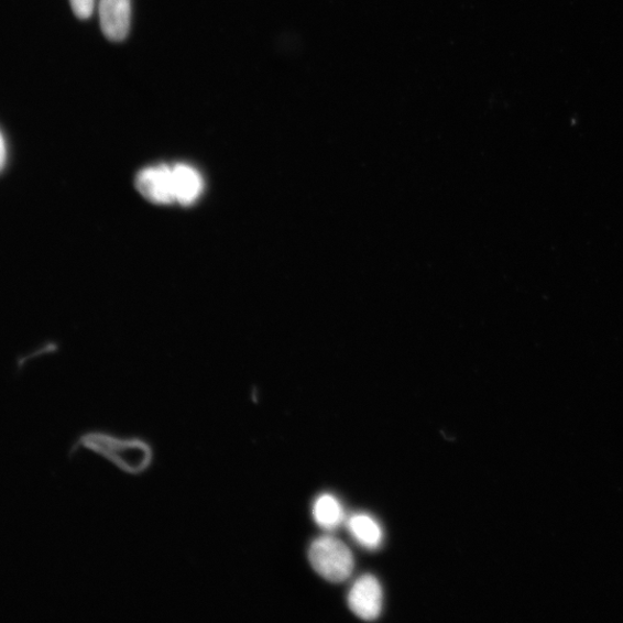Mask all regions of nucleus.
<instances>
[{"label": "nucleus", "instance_id": "obj_1", "mask_svg": "<svg viewBox=\"0 0 623 623\" xmlns=\"http://www.w3.org/2000/svg\"><path fill=\"white\" fill-rule=\"evenodd\" d=\"M87 449L102 455L103 458L128 473H141L152 463L151 447L142 440L121 439L103 434H89L81 439Z\"/></svg>", "mask_w": 623, "mask_h": 623}, {"label": "nucleus", "instance_id": "obj_2", "mask_svg": "<svg viewBox=\"0 0 623 623\" xmlns=\"http://www.w3.org/2000/svg\"><path fill=\"white\" fill-rule=\"evenodd\" d=\"M308 559L320 577L331 583L347 581L354 568L350 548L332 536H323L312 543Z\"/></svg>", "mask_w": 623, "mask_h": 623}, {"label": "nucleus", "instance_id": "obj_3", "mask_svg": "<svg viewBox=\"0 0 623 623\" xmlns=\"http://www.w3.org/2000/svg\"><path fill=\"white\" fill-rule=\"evenodd\" d=\"M135 186L141 196L155 205H174L175 187L173 166L159 164L145 167L135 177Z\"/></svg>", "mask_w": 623, "mask_h": 623}, {"label": "nucleus", "instance_id": "obj_4", "mask_svg": "<svg viewBox=\"0 0 623 623\" xmlns=\"http://www.w3.org/2000/svg\"><path fill=\"white\" fill-rule=\"evenodd\" d=\"M348 604L354 615L365 621L376 620L383 605V592L379 581L372 575H364L351 587Z\"/></svg>", "mask_w": 623, "mask_h": 623}, {"label": "nucleus", "instance_id": "obj_5", "mask_svg": "<svg viewBox=\"0 0 623 623\" xmlns=\"http://www.w3.org/2000/svg\"><path fill=\"white\" fill-rule=\"evenodd\" d=\"M99 11L106 37L113 42L124 41L131 29V0H101Z\"/></svg>", "mask_w": 623, "mask_h": 623}, {"label": "nucleus", "instance_id": "obj_6", "mask_svg": "<svg viewBox=\"0 0 623 623\" xmlns=\"http://www.w3.org/2000/svg\"><path fill=\"white\" fill-rule=\"evenodd\" d=\"M176 204L189 207L199 201L205 192V179L200 172L186 163L173 165Z\"/></svg>", "mask_w": 623, "mask_h": 623}, {"label": "nucleus", "instance_id": "obj_7", "mask_svg": "<svg viewBox=\"0 0 623 623\" xmlns=\"http://www.w3.org/2000/svg\"><path fill=\"white\" fill-rule=\"evenodd\" d=\"M347 526L352 538L362 547L374 550L383 540L381 525L368 514H354L347 521Z\"/></svg>", "mask_w": 623, "mask_h": 623}, {"label": "nucleus", "instance_id": "obj_8", "mask_svg": "<svg viewBox=\"0 0 623 623\" xmlns=\"http://www.w3.org/2000/svg\"><path fill=\"white\" fill-rule=\"evenodd\" d=\"M312 515L320 528L326 532L339 529L346 520L340 500L331 494H323L315 501Z\"/></svg>", "mask_w": 623, "mask_h": 623}, {"label": "nucleus", "instance_id": "obj_9", "mask_svg": "<svg viewBox=\"0 0 623 623\" xmlns=\"http://www.w3.org/2000/svg\"><path fill=\"white\" fill-rule=\"evenodd\" d=\"M69 3L72 10H74L75 14L79 19L85 20L91 17L95 7V0H69Z\"/></svg>", "mask_w": 623, "mask_h": 623}, {"label": "nucleus", "instance_id": "obj_10", "mask_svg": "<svg viewBox=\"0 0 623 623\" xmlns=\"http://www.w3.org/2000/svg\"><path fill=\"white\" fill-rule=\"evenodd\" d=\"M7 159H8L7 142L2 132H0V172L4 170V166L7 164Z\"/></svg>", "mask_w": 623, "mask_h": 623}]
</instances>
